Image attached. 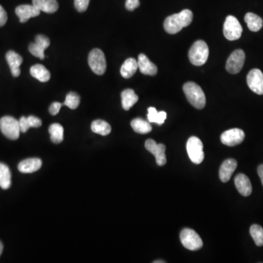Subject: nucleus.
Instances as JSON below:
<instances>
[{"instance_id":"1","label":"nucleus","mask_w":263,"mask_h":263,"mask_svg":"<svg viewBox=\"0 0 263 263\" xmlns=\"http://www.w3.org/2000/svg\"><path fill=\"white\" fill-rule=\"evenodd\" d=\"M193 20V13L190 10L185 9L179 13L172 15L166 18L164 28L169 34H174L186 27Z\"/></svg>"},{"instance_id":"38","label":"nucleus","mask_w":263,"mask_h":263,"mask_svg":"<svg viewBox=\"0 0 263 263\" xmlns=\"http://www.w3.org/2000/svg\"><path fill=\"white\" fill-rule=\"evenodd\" d=\"M7 21V15L4 9L0 5V26L5 25Z\"/></svg>"},{"instance_id":"16","label":"nucleus","mask_w":263,"mask_h":263,"mask_svg":"<svg viewBox=\"0 0 263 263\" xmlns=\"http://www.w3.org/2000/svg\"><path fill=\"white\" fill-rule=\"evenodd\" d=\"M237 161L234 159H226L221 165L219 169V179L224 183L230 180L233 173L237 167Z\"/></svg>"},{"instance_id":"18","label":"nucleus","mask_w":263,"mask_h":263,"mask_svg":"<svg viewBox=\"0 0 263 263\" xmlns=\"http://www.w3.org/2000/svg\"><path fill=\"white\" fill-rule=\"evenodd\" d=\"M42 166L41 159L38 158H29L22 161L18 166L19 171L23 173H32L40 170Z\"/></svg>"},{"instance_id":"37","label":"nucleus","mask_w":263,"mask_h":263,"mask_svg":"<svg viewBox=\"0 0 263 263\" xmlns=\"http://www.w3.org/2000/svg\"><path fill=\"white\" fill-rule=\"evenodd\" d=\"M27 118L30 128H37L41 127L42 121L39 118L34 116H29Z\"/></svg>"},{"instance_id":"7","label":"nucleus","mask_w":263,"mask_h":263,"mask_svg":"<svg viewBox=\"0 0 263 263\" xmlns=\"http://www.w3.org/2000/svg\"><path fill=\"white\" fill-rule=\"evenodd\" d=\"M88 62H89L91 70L95 74L102 76L105 73L106 67H107L105 56L103 51L100 50V49H93L89 53Z\"/></svg>"},{"instance_id":"13","label":"nucleus","mask_w":263,"mask_h":263,"mask_svg":"<svg viewBox=\"0 0 263 263\" xmlns=\"http://www.w3.org/2000/svg\"><path fill=\"white\" fill-rule=\"evenodd\" d=\"M16 13L20 19L21 23H25L28 22L31 18L38 16L40 13V10L37 7L30 4H22L18 6L16 8Z\"/></svg>"},{"instance_id":"17","label":"nucleus","mask_w":263,"mask_h":263,"mask_svg":"<svg viewBox=\"0 0 263 263\" xmlns=\"http://www.w3.org/2000/svg\"><path fill=\"white\" fill-rule=\"evenodd\" d=\"M137 65H138L139 70L143 74L154 76L158 73L157 66L153 62H151L149 58L143 53H140L139 55Z\"/></svg>"},{"instance_id":"10","label":"nucleus","mask_w":263,"mask_h":263,"mask_svg":"<svg viewBox=\"0 0 263 263\" xmlns=\"http://www.w3.org/2000/svg\"><path fill=\"white\" fill-rule=\"evenodd\" d=\"M247 84L249 89L258 94V95H263V73L259 69H253L249 72L248 74Z\"/></svg>"},{"instance_id":"4","label":"nucleus","mask_w":263,"mask_h":263,"mask_svg":"<svg viewBox=\"0 0 263 263\" xmlns=\"http://www.w3.org/2000/svg\"><path fill=\"white\" fill-rule=\"evenodd\" d=\"M0 130L1 133L10 140H17L20 135L19 121L12 116H4L0 119Z\"/></svg>"},{"instance_id":"8","label":"nucleus","mask_w":263,"mask_h":263,"mask_svg":"<svg viewBox=\"0 0 263 263\" xmlns=\"http://www.w3.org/2000/svg\"><path fill=\"white\" fill-rule=\"evenodd\" d=\"M243 28L240 22L233 16H228L224 24L223 33L225 37L230 41L238 40L241 37Z\"/></svg>"},{"instance_id":"28","label":"nucleus","mask_w":263,"mask_h":263,"mask_svg":"<svg viewBox=\"0 0 263 263\" xmlns=\"http://www.w3.org/2000/svg\"><path fill=\"white\" fill-rule=\"evenodd\" d=\"M91 128H92V131L93 132L103 136L107 135L111 132L110 125L107 122L100 120V119L94 121L92 123Z\"/></svg>"},{"instance_id":"22","label":"nucleus","mask_w":263,"mask_h":263,"mask_svg":"<svg viewBox=\"0 0 263 263\" xmlns=\"http://www.w3.org/2000/svg\"><path fill=\"white\" fill-rule=\"evenodd\" d=\"M121 96H122V107L125 110H129L138 101V96L136 95L133 89H125L122 92Z\"/></svg>"},{"instance_id":"14","label":"nucleus","mask_w":263,"mask_h":263,"mask_svg":"<svg viewBox=\"0 0 263 263\" xmlns=\"http://www.w3.org/2000/svg\"><path fill=\"white\" fill-rule=\"evenodd\" d=\"M235 184L239 193L243 196L248 197L252 194V184L246 175L243 173L237 174L235 178Z\"/></svg>"},{"instance_id":"21","label":"nucleus","mask_w":263,"mask_h":263,"mask_svg":"<svg viewBox=\"0 0 263 263\" xmlns=\"http://www.w3.org/2000/svg\"><path fill=\"white\" fill-rule=\"evenodd\" d=\"M244 21L247 24L248 28L252 32H258L262 29L263 21L262 18L253 13H246Z\"/></svg>"},{"instance_id":"19","label":"nucleus","mask_w":263,"mask_h":263,"mask_svg":"<svg viewBox=\"0 0 263 263\" xmlns=\"http://www.w3.org/2000/svg\"><path fill=\"white\" fill-rule=\"evenodd\" d=\"M32 4L46 13H55L59 9V3L56 0H32Z\"/></svg>"},{"instance_id":"41","label":"nucleus","mask_w":263,"mask_h":263,"mask_svg":"<svg viewBox=\"0 0 263 263\" xmlns=\"http://www.w3.org/2000/svg\"><path fill=\"white\" fill-rule=\"evenodd\" d=\"M154 263H165L164 261H155Z\"/></svg>"},{"instance_id":"26","label":"nucleus","mask_w":263,"mask_h":263,"mask_svg":"<svg viewBox=\"0 0 263 263\" xmlns=\"http://www.w3.org/2000/svg\"><path fill=\"white\" fill-rule=\"evenodd\" d=\"M147 117L148 120L151 123L162 125L167 118V113L164 111L158 112L155 107H150L148 108Z\"/></svg>"},{"instance_id":"5","label":"nucleus","mask_w":263,"mask_h":263,"mask_svg":"<svg viewBox=\"0 0 263 263\" xmlns=\"http://www.w3.org/2000/svg\"><path fill=\"white\" fill-rule=\"evenodd\" d=\"M180 240L186 249L197 251L203 247V240L195 230L184 228L180 233Z\"/></svg>"},{"instance_id":"29","label":"nucleus","mask_w":263,"mask_h":263,"mask_svg":"<svg viewBox=\"0 0 263 263\" xmlns=\"http://www.w3.org/2000/svg\"><path fill=\"white\" fill-rule=\"evenodd\" d=\"M250 235L258 246H263V228L258 225H253L250 228Z\"/></svg>"},{"instance_id":"24","label":"nucleus","mask_w":263,"mask_h":263,"mask_svg":"<svg viewBox=\"0 0 263 263\" xmlns=\"http://www.w3.org/2000/svg\"><path fill=\"white\" fill-rule=\"evenodd\" d=\"M131 127L133 131L140 134H147L152 131V127L150 125V122L143 120L140 118L133 119L131 122Z\"/></svg>"},{"instance_id":"15","label":"nucleus","mask_w":263,"mask_h":263,"mask_svg":"<svg viewBox=\"0 0 263 263\" xmlns=\"http://www.w3.org/2000/svg\"><path fill=\"white\" fill-rule=\"evenodd\" d=\"M6 59L10 66L13 77H19L21 74L20 66L23 63V58L13 51H10L6 53Z\"/></svg>"},{"instance_id":"20","label":"nucleus","mask_w":263,"mask_h":263,"mask_svg":"<svg viewBox=\"0 0 263 263\" xmlns=\"http://www.w3.org/2000/svg\"><path fill=\"white\" fill-rule=\"evenodd\" d=\"M137 69H138L137 60L134 58H129L125 60L121 67V75L125 79H131L135 74Z\"/></svg>"},{"instance_id":"39","label":"nucleus","mask_w":263,"mask_h":263,"mask_svg":"<svg viewBox=\"0 0 263 263\" xmlns=\"http://www.w3.org/2000/svg\"><path fill=\"white\" fill-rule=\"evenodd\" d=\"M258 173L260 178H261V182H262L263 186V164H261V165L258 167Z\"/></svg>"},{"instance_id":"40","label":"nucleus","mask_w":263,"mask_h":263,"mask_svg":"<svg viewBox=\"0 0 263 263\" xmlns=\"http://www.w3.org/2000/svg\"><path fill=\"white\" fill-rule=\"evenodd\" d=\"M3 252V244L1 243V242L0 241V256H1V254Z\"/></svg>"},{"instance_id":"30","label":"nucleus","mask_w":263,"mask_h":263,"mask_svg":"<svg viewBox=\"0 0 263 263\" xmlns=\"http://www.w3.org/2000/svg\"><path fill=\"white\" fill-rule=\"evenodd\" d=\"M80 99L76 92H70L66 96L63 105L67 106L70 109H76L80 104Z\"/></svg>"},{"instance_id":"27","label":"nucleus","mask_w":263,"mask_h":263,"mask_svg":"<svg viewBox=\"0 0 263 263\" xmlns=\"http://www.w3.org/2000/svg\"><path fill=\"white\" fill-rule=\"evenodd\" d=\"M51 135V140L53 143H60L63 141L64 128L59 124L55 123L51 125L49 129Z\"/></svg>"},{"instance_id":"32","label":"nucleus","mask_w":263,"mask_h":263,"mask_svg":"<svg viewBox=\"0 0 263 263\" xmlns=\"http://www.w3.org/2000/svg\"><path fill=\"white\" fill-rule=\"evenodd\" d=\"M35 43L46 51V49L50 46L51 42L46 36L38 34L35 37Z\"/></svg>"},{"instance_id":"3","label":"nucleus","mask_w":263,"mask_h":263,"mask_svg":"<svg viewBox=\"0 0 263 263\" xmlns=\"http://www.w3.org/2000/svg\"><path fill=\"white\" fill-rule=\"evenodd\" d=\"M209 49L206 42L197 40L189 49V58L191 63L195 66L205 65L209 59Z\"/></svg>"},{"instance_id":"36","label":"nucleus","mask_w":263,"mask_h":263,"mask_svg":"<svg viewBox=\"0 0 263 263\" xmlns=\"http://www.w3.org/2000/svg\"><path fill=\"white\" fill-rule=\"evenodd\" d=\"M140 3L139 0H127L125 3V7L129 11H133L137 7L140 6Z\"/></svg>"},{"instance_id":"2","label":"nucleus","mask_w":263,"mask_h":263,"mask_svg":"<svg viewBox=\"0 0 263 263\" xmlns=\"http://www.w3.org/2000/svg\"><path fill=\"white\" fill-rule=\"evenodd\" d=\"M183 90L188 101L195 108L200 110L206 106V95L198 84L194 82H187L184 85Z\"/></svg>"},{"instance_id":"23","label":"nucleus","mask_w":263,"mask_h":263,"mask_svg":"<svg viewBox=\"0 0 263 263\" xmlns=\"http://www.w3.org/2000/svg\"><path fill=\"white\" fill-rule=\"evenodd\" d=\"M30 74L34 79L40 82H47L50 80L51 73L45 66L42 65H33L30 68Z\"/></svg>"},{"instance_id":"35","label":"nucleus","mask_w":263,"mask_h":263,"mask_svg":"<svg viewBox=\"0 0 263 263\" xmlns=\"http://www.w3.org/2000/svg\"><path fill=\"white\" fill-rule=\"evenodd\" d=\"M62 105H63V103H58V102L52 103L50 105V107H49V113L52 116L58 114Z\"/></svg>"},{"instance_id":"11","label":"nucleus","mask_w":263,"mask_h":263,"mask_svg":"<svg viewBox=\"0 0 263 263\" xmlns=\"http://www.w3.org/2000/svg\"><path fill=\"white\" fill-rule=\"evenodd\" d=\"M145 147L150 153L154 155L156 159L157 164L159 166H163L167 162L165 156L166 147L164 144H158L155 140L149 139L145 143Z\"/></svg>"},{"instance_id":"33","label":"nucleus","mask_w":263,"mask_h":263,"mask_svg":"<svg viewBox=\"0 0 263 263\" xmlns=\"http://www.w3.org/2000/svg\"><path fill=\"white\" fill-rule=\"evenodd\" d=\"M90 0H74L75 7L80 13L86 11L89 7Z\"/></svg>"},{"instance_id":"34","label":"nucleus","mask_w":263,"mask_h":263,"mask_svg":"<svg viewBox=\"0 0 263 263\" xmlns=\"http://www.w3.org/2000/svg\"><path fill=\"white\" fill-rule=\"evenodd\" d=\"M19 127H20L21 132L25 133L31 128L27 117L22 116V117H21V119H19Z\"/></svg>"},{"instance_id":"9","label":"nucleus","mask_w":263,"mask_h":263,"mask_svg":"<svg viewBox=\"0 0 263 263\" xmlns=\"http://www.w3.org/2000/svg\"><path fill=\"white\" fill-rule=\"evenodd\" d=\"M246 55L241 49L234 51L230 54L226 64V70L230 74H237L243 68Z\"/></svg>"},{"instance_id":"6","label":"nucleus","mask_w":263,"mask_h":263,"mask_svg":"<svg viewBox=\"0 0 263 263\" xmlns=\"http://www.w3.org/2000/svg\"><path fill=\"white\" fill-rule=\"evenodd\" d=\"M186 151L189 159L193 163L200 164L204 159L203 144L198 137L195 136L189 137L186 143Z\"/></svg>"},{"instance_id":"25","label":"nucleus","mask_w":263,"mask_h":263,"mask_svg":"<svg viewBox=\"0 0 263 263\" xmlns=\"http://www.w3.org/2000/svg\"><path fill=\"white\" fill-rule=\"evenodd\" d=\"M11 186V173L6 164L0 163V187L7 189Z\"/></svg>"},{"instance_id":"31","label":"nucleus","mask_w":263,"mask_h":263,"mask_svg":"<svg viewBox=\"0 0 263 263\" xmlns=\"http://www.w3.org/2000/svg\"><path fill=\"white\" fill-rule=\"evenodd\" d=\"M29 51L33 56H36V57L39 58L40 59H45V50L42 49L40 46H38L37 43H31L29 46Z\"/></svg>"},{"instance_id":"12","label":"nucleus","mask_w":263,"mask_h":263,"mask_svg":"<svg viewBox=\"0 0 263 263\" xmlns=\"http://www.w3.org/2000/svg\"><path fill=\"white\" fill-rule=\"evenodd\" d=\"M244 138V132L237 128L228 130L221 135V141L228 146H237L241 143Z\"/></svg>"}]
</instances>
